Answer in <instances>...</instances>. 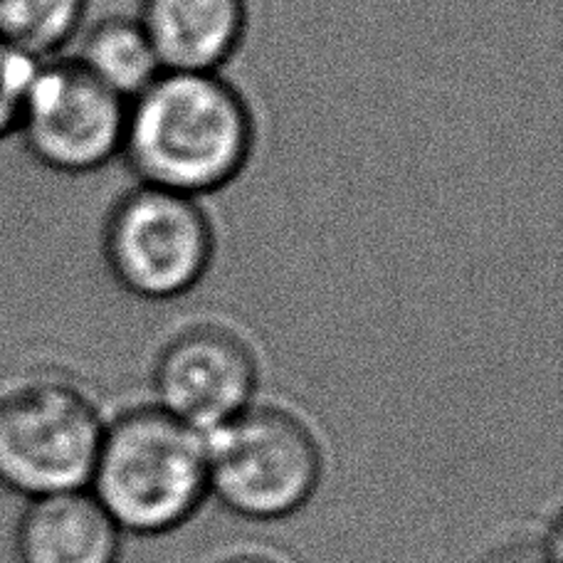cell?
Wrapping results in <instances>:
<instances>
[{
	"label": "cell",
	"mask_w": 563,
	"mask_h": 563,
	"mask_svg": "<svg viewBox=\"0 0 563 563\" xmlns=\"http://www.w3.org/2000/svg\"><path fill=\"white\" fill-rule=\"evenodd\" d=\"M255 117L220 73H161L129 102L122 156L139 184L203 200L255 151Z\"/></svg>",
	"instance_id": "cell-1"
},
{
	"label": "cell",
	"mask_w": 563,
	"mask_h": 563,
	"mask_svg": "<svg viewBox=\"0 0 563 563\" xmlns=\"http://www.w3.org/2000/svg\"><path fill=\"white\" fill-rule=\"evenodd\" d=\"M89 485L122 531L168 534L210 495L206 435L158 406L129 408L104 426Z\"/></svg>",
	"instance_id": "cell-2"
},
{
	"label": "cell",
	"mask_w": 563,
	"mask_h": 563,
	"mask_svg": "<svg viewBox=\"0 0 563 563\" xmlns=\"http://www.w3.org/2000/svg\"><path fill=\"white\" fill-rule=\"evenodd\" d=\"M104 422L95 400L49 371H20L0 388V487L20 499L85 489Z\"/></svg>",
	"instance_id": "cell-3"
},
{
	"label": "cell",
	"mask_w": 563,
	"mask_h": 563,
	"mask_svg": "<svg viewBox=\"0 0 563 563\" xmlns=\"http://www.w3.org/2000/svg\"><path fill=\"white\" fill-rule=\"evenodd\" d=\"M210 495L238 517L279 521L305 509L324 475V452L305 420L277 406H250L208 432Z\"/></svg>",
	"instance_id": "cell-4"
},
{
	"label": "cell",
	"mask_w": 563,
	"mask_h": 563,
	"mask_svg": "<svg viewBox=\"0 0 563 563\" xmlns=\"http://www.w3.org/2000/svg\"><path fill=\"white\" fill-rule=\"evenodd\" d=\"M109 275L129 295L170 301L194 291L216 257V228L198 198L136 184L102 230Z\"/></svg>",
	"instance_id": "cell-5"
},
{
	"label": "cell",
	"mask_w": 563,
	"mask_h": 563,
	"mask_svg": "<svg viewBox=\"0 0 563 563\" xmlns=\"http://www.w3.org/2000/svg\"><path fill=\"white\" fill-rule=\"evenodd\" d=\"M126 114V99L59 55L37 65L15 141L40 168L87 176L122 156Z\"/></svg>",
	"instance_id": "cell-6"
},
{
	"label": "cell",
	"mask_w": 563,
	"mask_h": 563,
	"mask_svg": "<svg viewBox=\"0 0 563 563\" xmlns=\"http://www.w3.org/2000/svg\"><path fill=\"white\" fill-rule=\"evenodd\" d=\"M257 386L253 346L238 331L213 321L180 329L154 364V406L200 435L255 406Z\"/></svg>",
	"instance_id": "cell-7"
},
{
	"label": "cell",
	"mask_w": 563,
	"mask_h": 563,
	"mask_svg": "<svg viewBox=\"0 0 563 563\" xmlns=\"http://www.w3.org/2000/svg\"><path fill=\"white\" fill-rule=\"evenodd\" d=\"M136 20L164 73H220L243 45L250 0H141Z\"/></svg>",
	"instance_id": "cell-8"
},
{
	"label": "cell",
	"mask_w": 563,
	"mask_h": 563,
	"mask_svg": "<svg viewBox=\"0 0 563 563\" xmlns=\"http://www.w3.org/2000/svg\"><path fill=\"white\" fill-rule=\"evenodd\" d=\"M122 534L87 489L27 499L13 531L15 561L117 563L122 556Z\"/></svg>",
	"instance_id": "cell-9"
},
{
	"label": "cell",
	"mask_w": 563,
	"mask_h": 563,
	"mask_svg": "<svg viewBox=\"0 0 563 563\" xmlns=\"http://www.w3.org/2000/svg\"><path fill=\"white\" fill-rule=\"evenodd\" d=\"M75 57L126 102L136 99L164 73L144 27L136 18L126 15L97 20Z\"/></svg>",
	"instance_id": "cell-10"
},
{
	"label": "cell",
	"mask_w": 563,
	"mask_h": 563,
	"mask_svg": "<svg viewBox=\"0 0 563 563\" xmlns=\"http://www.w3.org/2000/svg\"><path fill=\"white\" fill-rule=\"evenodd\" d=\"M87 0H0V35L35 63L63 55L79 33Z\"/></svg>",
	"instance_id": "cell-11"
},
{
	"label": "cell",
	"mask_w": 563,
	"mask_h": 563,
	"mask_svg": "<svg viewBox=\"0 0 563 563\" xmlns=\"http://www.w3.org/2000/svg\"><path fill=\"white\" fill-rule=\"evenodd\" d=\"M40 63L0 35V146L18 136L20 117Z\"/></svg>",
	"instance_id": "cell-12"
},
{
	"label": "cell",
	"mask_w": 563,
	"mask_h": 563,
	"mask_svg": "<svg viewBox=\"0 0 563 563\" xmlns=\"http://www.w3.org/2000/svg\"><path fill=\"white\" fill-rule=\"evenodd\" d=\"M479 563H561L559 537L521 534L497 544Z\"/></svg>",
	"instance_id": "cell-13"
},
{
	"label": "cell",
	"mask_w": 563,
	"mask_h": 563,
	"mask_svg": "<svg viewBox=\"0 0 563 563\" xmlns=\"http://www.w3.org/2000/svg\"><path fill=\"white\" fill-rule=\"evenodd\" d=\"M220 563H277V561L269 556H260V554H240V556H230Z\"/></svg>",
	"instance_id": "cell-14"
}]
</instances>
